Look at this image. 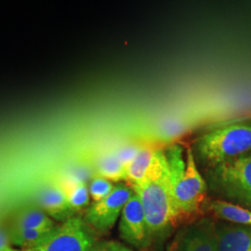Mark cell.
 Here are the masks:
<instances>
[{
  "label": "cell",
  "mask_w": 251,
  "mask_h": 251,
  "mask_svg": "<svg viewBox=\"0 0 251 251\" xmlns=\"http://www.w3.org/2000/svg\"><path fill=\"white\" fill-rule=\"evenodd\" d=\"M131 188L142 202L151 244H160L180 221L173 196L168 163L152 178Z\"/></svg>",
  "instance_id": "1"
},
{
  "label": "cell",
  "mask_w": 251,
  "mask_h": 251,
  "mask_svg": "<svg viewBox=\"0 0 251 251\" xmlns=\"http://www.w3.org/2000/svg\"><path fill=\"white\" fill-rule=\"evenodd\" d=\"M171 186L179 220L196 216L206 201L207 184L198 171L193 149L186 150V161L182 148L175 144L165 152Z\"/></svg>",
  "instance_id": "2"
},
{
  "label": "cell",
  "mask_w": 251,
  "mask_h": 251,
  "mask_svg": "<svg viewBox=\"0 0 251 251\" xmlns=\"http://www.w3.org/2000/svg\"><path fill=\"white\" fill-rule=\"evenodd\" d=\"M193 152L206 170L251 153V122L225 126L202 135Z\"/></svg>",
  "instance_id": "3"
},
{
  "label": "cell",
  "mask_w": 251,
  "mask_h": 251,
  "mask_svg": "<svg viewBox=\"0 0 251 251\" xmlns=\"http://www.w3.org/2000/svg\"><path fill=\"white\" fill-rule=\"evenodd\" d=\"M206 181L219 198L251 210V152L207 169Z\"/></svg>",
  "instance_id": "4"
},
{
  "label": "cell",
  "mask_w": 251,
  "mask_h": 251,
  "mask_svg": "<svg viewBox=\"0 0 251 251\" xmlns=\"http://www.w3.org/2000/svg\"><path fill=\"white\" fill-rule=\"evenodd\" d=\"M97 243L93 229L75 215L58 224L36 247L24 251H92Z\"/></svg>",
  "instance_id": "5"
},
{
  "label": "cell",
  "mask_w": 251,
  "mask_h": 251,
  "mask_svg": "<svg viewBox=\"0 0 251 251\" xmlns=\"http://www.w3.org/2000/svg\"><path fill=\"white\" fill-rule=\"evenodd\" d=\"M133 194V189L128 184L118 183L107 198L89 206L84 220L93 231L109 232L116 225L124 206Z\"/></svg>",
  "instance_id": "6"
},
{
  "label": "cell",
  "mask_w": 251,
  "mask_h": 251,
  "mask_svg": "<svg viewBox=\"0 0 251 251\" xmlns=\"http://www.w3.org/2000/svg\"><path fill=\"white\" fill-rule=\"evenodd\" d=\"M119 233L127 245L139 251L146 250L151 245L143 205L135 192L122 210Z\"/></svg>",
  "instance_id": "7"
},
{
  "label": "cell",
  "mask_w": 251,
  "mask_h": 251,
  "mask_svg": "<svg viewBox=\"0 0 251 251\" xmlns=\"http://www.w3.org/2000/svg\"><path fill=\"white\" fill-rule=\"evenodd\" d=\"M179 235L178 251H217V225L209 219L200 220Z\"/></svg>",
  "instance_id": "8"
},
{
  "label": "cell",
  "mask_w": 251,
  "mask_h": 251,
  "mask_svg": "<svg viewBox=\"0 0 251 251\" xmlns=\"http://www.w3.org/2000/svg\"><path fill=\"white\" fill-rule=\"evenodd\" d=\"M166 165L167 160L163 151L142 148L126 170V181L130 187L140 185L161 171Z\"/></svg>",
  "instance_id": "9"
},
{
  "label": "cell",
  "mask_w": 251,
  "mask_h": 251,
  "mask_svg": "<svg viewBox=\"0 0 251 251\" xmlns=\"http://www.w3.org/2000/svg\"><path fill=\"white\" fill-rule=\"evenodd\" d=\"M39 207L53 221L61 223L75 216V211L70 206L61 184H50L39 191Z\"/></svg>",
  "instance_id": "10"
},
{
  "label": "cell",
  "mask_w": 251,
  "mask_h": 251,
  "mask_svg": "<svg viewBox=\"0 0 251 251\" xmlns=\"http://www.w3.org/2000/svg\"><path fill=\"white\" fill-rule=\"evenodd\" d=\"M217 251H251V227L217 225Z\"/></svg>",
  "instance_id": "11"
},
{
  "label": "cell",
  "mask_w": 251,
  "mask_h": 251,
  "mask_svg": "<svg viewBox=\"0 0 251 251\" xmlns=\"http://www.w3.org/2000/svg\"><path fill=\"white\" fill-rule=\"evenodd\" d=\"M206 207L216 217L230 222L233 225L251 226V210L223 199H214L206 202Z\"/></svg>",
  "instance_id": "12"
},
{
  "label": "cell",
  "mask_w": 251,
  "mask_h": 251,
  "mask_svg": "<svg viewBox=\"0 0 251 251\" xmlns=\"http://www.w3.org/2000/svg\"><path fill=\"white\" fill-rule=\"evenodd\" d=\"M57 225L58 224L39 206L29 207L19 213L13 221L12 227L9 230L49 229L53 228Z\"/></svg>",
  "instance_id": "13"
},
{
  "label": "cell",
  "mask_w": 251,
  "mask_h": 251,
  "mask_svg": "<svg viewBox=\"0 0 251 251\" xmlns=\"http://www.w3.org/2000/svg\"><path fill=\"white\" fill-rule=\"evenodd\" d=\"M61 186L63 187L67 200L75 212L79 211L90 205L89 187L84 180L76 178L65 179Z\"/></svg>",
  "instance_id": "14"
},
{
  "label": "cell",
  "mask_w": 251,
  "mask_h": 251,
  "mask_svg": "<svg viewBox=\"0 0 251 251\" xmlns=\"http://www.w3.org/2000/svg\"><path fill=\"white\" fill-rule=\"evenodd\" d=\"M97 171L98 176L112 182L126 180V171L115 152H105L100 156L97 161Z\"/></svg>",
  "instance_id": "15"
},
{
  "label": "cell",
  "mask_w": 251,
  "mask_h": 251,
  "mask_svg": "<svg viewBox=\"0 0 251 251\" xmlns=\"http://www.w3.org/2000/svg\"><path fill=\"white\" fill-rule=\"evenodd\" d=\"M53 228L9 230L10 242L12 247L15 249H21V251H27L36 247Z\"/></svg>",
  "instance_id": "16"
},
{
  "label": "cell",
  "mask_w": 251,
  "mask_h": 251,
  "mask_svg": "<svg viewBox=\"0 0 251 251\" xmlns=\"http://www.w3.org/2000/svg\"><path fill=\"white\" fill-rule=\"evenodd\" d=\"M115 185L112 181L104 179L100 176H97L90 181L89 185L90 198L93 203H97L102 199L107 198L108 196L113 192Z\"/></svg>",
  "instance_id": "17"
},
{
  "label": "cell",
  "mask_w": 251,
  "mask_h": 251,
  "mask_svg": "<svg viewBox=\"0 0 251 251\" xmlns=\"http://www.w3.org/2000/svg\"><path fill=\"white\" fill-rule=\"evenodd\" d=\"M141 149H142L141 147H139L135 144H125V145L120 146L115 152L117 154V158L119 159V161L121 162V164L125 168L126 171L130 166V164L133 162L135 157L138 155Z\"/></svg>",
  "instance_id": "18"
},
{
  "label": "cell",
  "mask_w": 251,
  "mask_h": 251,
  "mask_svg": "<svg viewBox=\"0 0 251 251\" xmlns=\"http://www.w3.org/2000/svg\"><path fill=\"white\" fill-rule=\"evenodd\" d=\"M92 251H133L122 243L117 241H105L97 243Z\"/></svg>",
  "instance_id": "19"
},
{
  "label": "cell",
  "mask_w": 251,
  "mask_h": 251,
  "mask_svg": "<svg viewBox=\"0 0 251 251\" xmlns=\"http://www.w3.org/2000/svg\"><path fill=\"white\" fill-rule=\"evenodd\" d=\"M12 249L9 231L0 225V251H9Z\"/></svg>",
  "instance_id": "20"
},
{
  "label": "cell",
  "mask_w": 251,
  "mask_h": 251,
  "mask_svg": "<svg viewBox=\"0 0 251 251\" xmlns=\"http://www.w3.org/2000/svg\"><path fill=\"white\" fill-rule=\"evenodd\" d=\"M179 235H178L174 241L172 242L171 246L169 247L168 251H179Z\"/></svg>",
  "instance_id": "21"
},
{
  "label": "cell",
  "mask_w": 251,
  "mask_h": 251,
  "mask_svg": "<svg viewBox=\"0 0 251 251\" xmlns=\"http://www.w3.org/2000/svg\"><path fill=\"white\" fill-rule=\"evenodd\" d=\"M21 251V250H17V249H15V248H13L12 250H10V251Z\"/></svg>",
  "instance_id": "22"
}]
</instances>
